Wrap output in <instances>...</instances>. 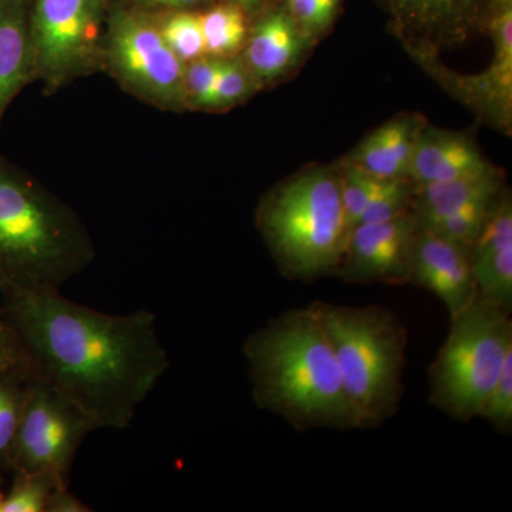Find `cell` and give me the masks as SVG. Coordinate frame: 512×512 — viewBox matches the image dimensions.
<instances>
[{
    "mask_svg": "<svg viewBox=\"0 0 512 512\" xmlns=\"http://www.w3.org/2000/svg\"><path fill=\"white\" fill-rule=\"evenodd\" d=\"M478 417L491 424L498 433L510 434L512 430V353L505 359L493 389L481 406Z\"/></svg>",
    "mask_w": 512,
    "mask_h": 512,
    "instance_id": "28",
    "label": "cell"
},
{
    "mask_svg": "<svg viewBox=\"0 0 512 512\" xmlns=\"http://www.w3.org/2000/svg\"><path fill=\"white\" fill-rule=\"evenodd\" d=\"M419 229L413 210L390 221L357 225L346 241L336 278L348 284H409Z\"/></svg>",
    "mask_w": 512,
    "mask_h": 512,
    "instance_id": "10",
    "label": "cell"
},
{
    "mask_svg": "<svg viewBox=\"0 0 512 512\" xmlns=\"http://www.w3.org/2000/svg\"><path fill=\"white\" fill-rule=\"evenodd\" d=\"M495 57L490 69L478 76L461 79L466 93L476 96L494 110L510 117L512 100V10L503 8L493 22Z\"/></svg>",
    "mask_w": 512,
    "mask_h": 512,
    "instance_id": "19",
    "label": "cell"
},
{
    "mask_svg": "<svg viewBox=\"0 0 512 512\" xmlns=\"http://www.w3.org/2000/svg\"><path fill=\"white\" fill-rule=\"evenodd\" d=\"M303 40L288 10H275L249 30L241 62L256 83L272 82L298 60Z\"/></svg>",
    "mask_w": 512,
    "mask_h": 512,
    "instance_id": "16",
    "label": "cell"
},
{
    "mask_svg": "<svg viewBox=\"0 0 512 512\" xmlns=\"http://www.w3.org/2000/svg\"><path fill=\"white\" fill-rule=\"evenodd\" d=\"M332 345L357 429L382 427L396 416L404 396L409 332L382 306L311 303Z\"/></svg>",
    "mask_w": 512,
    "mask_h": 512,
    "instance_id": "4",
    "label": "cell"
},
{
    "mask_svg": "<svg viewBox=\"0 0 512 512\" xmlns=\"http://www.w3.org/2000/svg\"><path fill=\"white\" fill-rule=\"evenodd\" d=\"M256 84L258 83L241 60L234 57L221 59L207 110H222L237 106L254 92Z\"/></svg>",
    "mask_w": 512,
    "mask_h": 512,
    "instance_id": "26",
    "label": "cell"
},
{
    "mask_svg": "<svg viewBox=\"0 0 512 512\" xmlns=\"http://www.w3.org/2000/svg\"><path fill=\"white\" fill-rule=\"evenodd\" d=\"M501 177L495 168L456 180L414 185L412 210L420 228H430L474 202L500 197Z\"/></svg>",
    "mask_w": 512,
    "mask_h": 512,
    "instance_id": "18",
    "label": "cell"
},
{
    "mask_svg": "<svg viewBox=\"0 0 512 512\" xmlns=\"http://www.w3.org/2000/svg\"><path fill=\"white\" fill-rule=\"evenodd\" d=\"M224 3H232V5H237L239 8L242 9H252L256 8V6L261 5V3H264L265 0H222Z\"/></svg>",
    "mask_w": 512,
    "mask_h": 512,
    "instance_id": "33",
    "label": "cell"
},
{
    "mask_svg": "<svg viewBox=\"0 0 512 512\" xmlns=\"http://www.w3.org/2000/svg\"><path fill=\"white\" fill-rule=\"evenodd\" d=\"M477 0H384L394 28L427 56L436 45L454 40L466 29Z\"/></svg>",
    "mask_w": 512,
    "mask_h": 512,
    "instance_id": "13",
    "label": "cell"
},
{
    "mask_svg": "<svg viewBox=\"0 0 512 512\" xmlns=\"http://www.w3.org/2000/svg\"><path fill=\"white\" fill-rule=\"evenodd\" d=\"M93 508L84 504L70 493L69 485H57L47 498L45 512H92Z\"/></svg>",
    "mask_w": 512,
    "mask_h": 512,
    "instance_id": "31",
    "label": "cell"
},
{
    "mask_svg": "<svg viewBox=\"0 0 512 512\" xmlns=\"http://www.w3.org/2000/svg\"><path fill=\"white\" fill-rule=\"evenodd\" d=\"M30 362L18 333L0 312V373Z\"/></svg>",
    "mask_w": 512,
    "mask_h": 512,
    "instance_id": "30",
    "label": "cell"
},
{
    "mask_svg": "<svg viewBox=\"0 0 512 512\" xmlns=\"http://www.w3.org/2000/svg\"><path fill=\"white\" fill-rule=\"evenodd\" d=\"M413 192L414 185L407 178L379 180L359 225L390 221L412 210Z\"/></svg>",
    "mask_w": 512,
    "mask_h": 512,
    "instance_id": "24",
    "label": "cell"
},
{
    "mask_svg": "<svg viewBox=\"0 0 512 512\" xmlns=\"http://www.w3.org/2000/svg\"><path fill=\"white\" fill-rule=\"evenodd\" d=\"M94 259L93 239L79 215L0 160V293L60 291Z\"/></svg>",
    "mask_w": 512,
    "mask_h": 512,
    "instance_id": "3",
    "label": "cell"
},
{
    "mask_svg": "<svg viewBox=\"0 0 512 512\" xmlns=\"http://www.w3.org/2000/svg\"><path fill=\"white\" fill-rule=\"evenodd\" d=\"M478 295L512 312V204L500 195L470 249Z\"/></svg>",
    "mask_w": 512,
    "mask_h": 512,
    "instance_id": "12",
    "label": "cell"
},
{
    "mask_svg": "<svg viewBox=\"0 0 512 512\" xmlns=\"http://www.w3.org/2000/svg\"><path fill=\"white\" fill-rule=\"evenodd\" d=\"M36 375L72 400L96 429H128L170 367L147 309L111 315L60 291L0 293Z\"/></svg>",
    "mask_w": 512,
    "mask_h": 512,
    "instance_id": "1",
    "label": "cell"
},
{
    "mask_svg": "<svg viewBox=\"0 0 512 512\" xmlns=\"http://www.w3.org/2000/svg\"><path fill=\"white\" fill-rule=\"evenodd\" d=\"M101 70L126 92L157 109L187 110L185 63L165 43L158 20L130 5L110 6Z\"/></svg>",
    "mask_w": 512,
    "mask_h": 512,
    "instance_id": "7",
    "label": "cell"
},
{
    "mask_svg": "<svg viewBox=\"0 0 512 512\" xmlns=\"http://www.w3.org/2000/svg\"><path fill=\"white\" fill-rule=\"evenodd\" d=\"M200 20L205 55L229 59L244 49L249 32L244 9L222 2L201 13Z\"/></svg>",
    "mask_w": 512,
    "mask_h": 512,
    "instance_id": "20",
    "label": "cell"
},
{
    "mask_svg": "<svg viewBox=\"0 0 512 512\" xmlns=\"http://www.w3.org/2000/svg\"><path fill=\"white\" fill-rule=\"evenodd\" d=\"M30 0H0V123L12 101L35 82Z\"/></svg>",
    "mask_w": 512,
    "mask_h": 512,
    "instance_id": "15",
    "label": "cell"
},
{
    "mask_svg": "<svg viewBox=\"0 0 512 512\" xmlns=\"http://www.w3.org/2000/svg\"><path fill=\"white\" fill-rule=\"evenodd\" d=\"M93 430L96 426L80 407L35 375L10 450L8 471H45L69 484L77 451Z\"/></svg>",
    "mask_w": 512,
    "mask_h": 512,
    "instance_id": "9",
    "label": "cell"
},
{
    "mask_svg": "<svg viewBox=\"0 0 512 512\" xmlns=\"http://www.w3.org/2000/svg\"><path fill=\"white\" fill-rule=\"evenodd\" d=\"M221 59L202 56L185 64V97L187 109L207 110Z\"/></svg>",
    "mask_w": 512,
    "mask_h": 512,
    "instance_id": "29",
    "label": "cell"
},
{
    "mask_svg": "<svg viewBox=\"0 0 512 512\" xmlns=\"http://www.w3.org/2000/svg\"><path fill=\"white\" fill-rule=\"evenodd\" d=\"M6 493L3 491V471H0V512H2L3 503H5Z\"/></svg>",
    "mask_w": 512,
    "mask_h": 512,
    "instance_id": "34",
    "label": "cell"
},
{
    "mask_svg": "<svg viewBox=\"0 0 512 512\" xmlns=\"http://www.w3.org/2000/svg\"><path fill=\"white\" fill-rule=\"evenodd\" d=\"M340 181V194H342L343 211H345L346 228L348 234L359 225L379 178L372 177L362 168L348 161L338 171Z\"/></svg>",
    "mask_w": 512,
    "mask_h": 512,
    "instance_id": "25",
    "label": "cell"
},
{
    "mask_svg": "<svg viewBox=\"0 0 512 512\" xmlns=\"http://www.w3.org/2000/svg\"><path fill=\"white\" fill-rule=\"evenodd\" d=\"M35 375L30 362L0 373V471L3 473L8 471L10 450L28 396L29 384Z\"/></svg>",
    "mask_w": 512,
    "mask_h": 512,
    "instance_id": "21",
    "label": "cell"
},
{
    "mask_svg": "<svg viewBox=\"0 0 512 512\" xmlns=\"http://www.w3.org/2000/svg\"><path fill=\"white\" fill-rule=\"evenodd\" d=\"M409 284L436 295L451 316L478 296L470 249L443 235L420 228L414 242Z\"/></svg>",
    "mask_w": 512,
    "mask_h": 512,
    "instance_id": "11",
    "label": "cell"
},
{
    "mask_svg": "<svg viewBox=\"0 0 512 512\" xmlns=\"http://www.w3.org/2000/svg\"><path fill=\"white\" fill-rule=\"evenodd\" d=\"M252 399L298 431L355 430L335 353L312 306L269 320L242 346Z\"/></svg>",
    "mask_w": 512,
    "mask_h": 512,
    "instance_id": "2",
    "label": "cell"
},
{
    "mask_svg": "<svg viewBox=\"0 0 512 512\" xmlns=\"http://www.w3.org/2000/svg\"><path fill=\"white\" fill-rule=\"evenodd\" d=\"M256 225L285 278L335 276L349 237L338 171L318 168L278 185L259 202Z\"/></svg>",
    "mask_w": 512,
    "mask_h": 512,
    "instance_id": "5",
    "label": "cell"
},
{
    "mask_svg": "<svg viewBox=\"0 0 512 512\" xmlns=\"http://www.w3.org/2000/svg\"><path fill=\"white\" fill-rule=\"evenodd\" d=\"M473 141L437 130L420 131L410 161L413 185L441 183L491 170Z\"/></svg>",
    "mask_w": 512,
    "mask_h": 512,
    "instance_id": "14",
    "label": "cell"
},
{
    "mask_svg": "<svg viewBox=\"0 0 512 512\" xmlns=\"http://www.w3.org/2000/svg\"><path fill=\"white\" fill-rule=\"evenodd\" d=\"M202 0H127V5L141 10L167 9V10H188L194 8Z\"/></svg>",
    "mask_w": 512,
    "mask_h": 512,
    "instance_id": "32",
    "label": "cell"
},
{
    "mask_svg": "<svg viewBox=\"0 0 512 512\" xmlns=\"http://www.w3.org/2000/svg\"><path fill=\"white\" fill-rule=\"evenodd\" d=\"M495 3L501 6V8H507V6H511L512 0H494Z\"/></svg>",
    "mask_w": 512,
    "mask_h": 512,
    "instance_id": "36",
    "label": "cell"
},
{
    "mask_svg": "<svg viewBox=\"0 0 512 512\" xmlns=\"http://www.w3.org/2000/svg\"><path fill=\"white\" fill-rule=\"evenodd\" d=\"M421 130L417 117L389 121L360 144L350 161L379 180H409L410 161Z\"/></svg>",
    "mask_w": 512,
    "mask_h": 512,
    "instance_id": "17",
    "label": "cell"
},
{
    "mask_svg": "<svg viewBox=\"0 0 512 512\" xmlns=\"http://www.w3.org/2000/svg\"><path fill=\"white\" fill-rule=\"evenodd\" d=\"M319 2L325 3L329 8L336 9L338 8L339 0H319Z\"/></svg>",
    "mask_w": 512,
    "mask_h": 512,
    "instance_id": "35",
    "label": "cell"
},
{
    "mask_svg": "<svg viewBox=\"0 0 512 512\" xmlns=\"http://www.w3.org/2000/svg\"><path fill=\"white\" fill-rule=\"evenodd\" d=\"M111 0H30L35 82L55 94L101 72V43Z\"/></svg>",
    "mask_w": 512,
    "mask_h": 512,
    "instance_id": "8",
    "label": "cell"
},
{
    "mask_svg": "<svg viewBox=\"0 0 512 512\" xmlns=\"http://www.w3.org/2000/svg\"><path fill=\"white\" fill-rule=\"evenodd\" d=\"M510 353L511 312L478 295L450 318L447 338L429 367L430 403L450 419H476Z\"/></svg>",
    "mask_w": 512,
    "mask_h": 512,
    "instance_id": "6",
    "label": "cell"
},
{
    "mask_svg": "<svg viewBox=\"0 0 512 512\" xmlns=\"http://www.w3.org/2000/svg\"><path fill=\"white\" fill-rule=\"evenodd\" d=\"M158 28L174 55L187 64L205 56L200 15L190 10H175L158 20Z\"/></svg>",
    "mask_w": 512,
    "mask_h": 512,
    "instance_id": "22",
    "label": "cell"
},
{
    "mask_svg": "<svg viewBox=\"0 0 512 512\" xmlns=\"http://www.w3.org/2000/svg\"><path fill=\"white\" fill-rule=\"evenodd\" d=\"M498 198L467 205V207L443 218L429 229L436 231L437 234L443 235L444 238L450 239V241L456 242V244L471 249L478 235L483 231L485 222L490 217V212Z\"/></svg>",
    "mask_w": 512,
    "mask_h": 512,
    "instance_id": "27",
    "label": "cell"
},
{
    "mask_svg": "<svg viewBox=\"0 0 512 512\" xmlns=\"http://www.w3.org/2000/svg\"><path fill=\"white\" fill-rule=\"evenodd\" d=\"M13 481L6 493L2 512H45L47 498L60 483L45 471H12Z\"/></svg>",
    "mask_w": 512,
    "mask_h": 512,
    "instance_id": "23",
    "label": "cell"
}]
</instances>
